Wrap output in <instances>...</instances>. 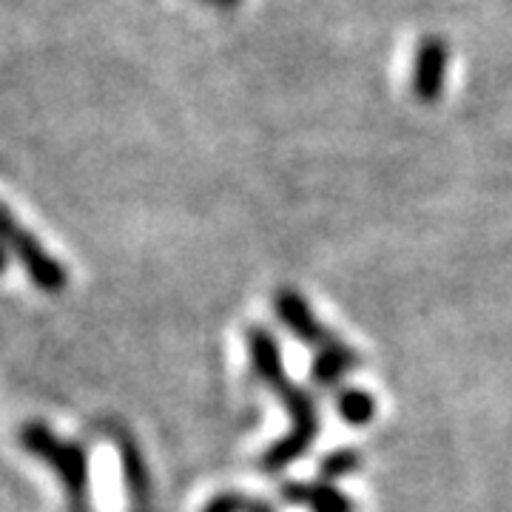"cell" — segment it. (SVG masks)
Returning <instances> with one entry per match:
<instances>
[{
    "instance_id": "8fae6325",
    "label": "cell",
    "mask_w": 512,
    "mask_h": 512,
    "mask_svg": "<svg viewBox=\"0 0 512 512\" xmlns=\"http://www.w3.org/2000/svg\"><path fill=\"white\" fill-rule=\"evenodd\" d=\"M202 512H276L271 504L259 501V498H248L239 493H220L214 495Z\"/></svg>"
},
{
    "instance_id": "7a4b0ae2",
    "label": "cell",
    "mask_w": 512,
    "mask_h": 512,
    "mask_svg": "<svg viewBox=\"0 0 512 512\" xmlns=\"http://www.w3.org/2000/svg\"><path fill=\"white\" fill-rule=\"evenodd\" d=\"M18 441L37 461L49 464L60 478L63 490L69 493L74 507H86L89 495V456L83 444L57 439L55 430L43 421H26L18 430Z\"/></svg>"
},
{
    "instance_id": "8992f818",
    "label": "cell",
    "mask_w": 512,
    "mask_h": 512,
    "mask_svg": "<svg viewBox=\"0 0 512 512\" xmlns=\"http://www.w3.org/2000/svg\"><path fill=\"white\" fill-rule=\"evenodd\" d=\"M282 501L291 507H305L308 512H353V501L330 481H291L282 487Z\"/></svg>"
},
{
    "instance_id": "30bf717a",
    "label": "cell",
    "mask_w": 512,
    "mask_h": 512,
    "mask_svg": "<svg viewBox=\"0 0 512 512\" xmlns=\"http://www.w3.org/2000/svg\"><path fill=\"white\" fill-rule=\"evenodd\" d=\"M362 467V458L356 450H333L328 456L322 458V464H319V476L325 478V481H336V478H345L350 473H356Z\"/></svg>"
},
{
    "instance_id": "9c48e42d",
    "label": "cell",
    "mask_w": 512,
    "mask_h": 512,
    "mask_svg": "<svg viewBox=\"0 0 512 512\" xmlns=\"http://www.w3.org/2000/svg\"><path fill=\"white\" fill-rule=\"evenodd\" d=\"M336 413L348 424H370L373 416H376V399L367 393V390H356V387H348L336 396Z\"/></svg>"
},
{
    "instance_id": "6da1fadb",
    "label": "cell",
    "mask_w": 512,
    "mask_h": 512,
    "mask_svg": "<svg viewBox=\"0 0 512 512\" xmlns=\"http://www.w3.org/2000/svg\"><path fill=\"white\" fill-rule=\"evenodd\" d=\"M245 342L251 353V367H254L256 379L265 384L271 393L279 396V402L285 404L288 416H291V430L285 439L271 444L262 456V467L268 473H279L296 458H302L319 433V413L313 404L311 393H305L299 384H293L282 367V350L279 342L265 328H248L245 330Z\"/></svg>"
},
{
    "instance_id": "ba28073f",
    "label": "cell",
    "mask_w": 512,
    "mask_h": 512,
    "mask_svg": "<svg viewBox=\"0 0 512 512\" xmlns=\"http://www.w3.org/2000/svg\"><path fill=\"white\" fill-rule=\"evenodd\" d=\"M120 464H123V478H126V490L131 495L134 507H146L148 495H151V481H148V467L143 461V453L134 441L120 439Z\"/></svg>"
},
{
    "instance_id": "5b68a950",
    "label": "cell",
    "mask_w": 512,
    "mask_h": 512,
    "mask_svg": "<svg viewBox=\"0 0 512 512\" xmlns=\"http://www.w3.org/2000/svg\"><path fill=\"white\" fill-rule=\"evenodd\" d=\"M444 74H447V43L441 37H427L416 55V72H413V92L421 103L439 100Z\"/></svg>"
},
{
    "instance_id": "52a82bcc",
    "label": "cell",
    "mask_w": 512,
    "mask_h": 512,
    "mask_svg": "<svg viewBox=\"0 0 512 512\" xmlns=\"http://www.w3.org/2000/svg\"><path fill=\"white\" fill-rule=\"evenodd\" d=\"M359 367V356L356 350L348 348L345 342L339 348H330L325 353H316L313 356V367H311V379L319 387H336L348 376L350 370Z\"/></svg>"
},
{
    "instance_id": "277c9868",
    "label": "cell",
    "mask_w": 512,
    "mask_h": 512,
    "mask_svg": "<svg viewBox=\"0 0 512 512\" xmlns=\"http://www.w3.org/2000/svg\"><path fill=\"white\" fill-rule=\"evenodd\" d=\"M274 308L276 313H279V319H282V325L291 330L302 345H308V348L313 350V356L342 345V339L333 336V333L313 316L311 305L305 302L302 293L288 291V288L279 291L274 296Z\"/></svg>"
},
{
    "instance_id": "7c38bea8",
    "label": "cell",
    "mask_w": 512,
    "mask_h": 512,
    "mask_svg": "<svg viewBox=\"0 0 512 512\" xmlns=\"http://www.w3.org/2000/svg\"><path fill=\"white\" fill-rule=\"evenodd\" d=\"M6 268H9V251L6 245H0V276L6 274Z\"/></svg>"
},
{
    "instance_id": "3957f363",
    "label": "cell",
    "mask_w": 512,
    "mask_h": 512,
    "mask_svg": "<svg viewBox=\"0 0 512 512\" xmlns=\"http://www.w3.org/2000/svg\"><path fill=\"white\" fill-rule=\"evenodd\" d=\"M0 245H6L9 254L18 256V262L26 268V274L32 279V285L46 293L66 291L69 285V271L63 268V262H57L55 256L49 254L35 234H29L15 214L0 202Z\"/></svg>"
}]
</instances>
